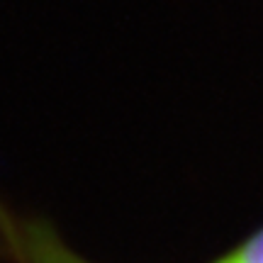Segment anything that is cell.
Listing matches in <instances>:
<instances>
[{
	"label": "cell",
	"instance_id": "6da1fadb",
	"mask_svg": "<svg viewBox=\"0 0 263 263\" xmlns=\"http://www.w3.org/2000/svg\"><path fill=\"white\" fill-rule=\"evenodd\" d=\"M219 263H263V229Z\"/></svg>",
	"mask_w": 263,
	"mask_h": 263
}]
</instances>
